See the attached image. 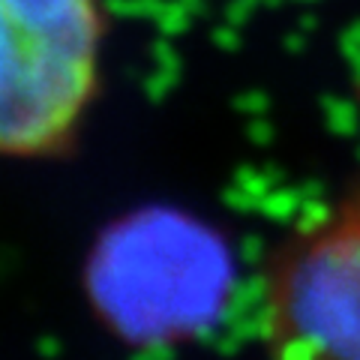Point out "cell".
Returning a JSON list of instances; mask_svg holds the SVG:
<instances>
[{
  "label": "cell",
  "mask_w": 360,
  "mask_h": 360,
  "mask_svg": "<svg viewBox=\"0 0 360 360\" xmlns=\"http://www.w3.org/2000/svg\"><path fill=\"white\" fill-rule=\"evenodd\" d=\"M276 360H360V213L342 201L276 252L264 291Z\"/></svg>",
  "instance_id": "cell-2"
},
{
  "label": "cell",
  "mask_w": 360,
  "mask_h": 360,
  "mask_svg": "<svg viewBox=\"0 0 360 360\" xmlns=\"http://www.w3.org/2000/svg\"><path fill=\"white\" fill-rule=\"evenodd\" d=\"M345 201H352V205L357 207V213H360V189H357V193H354V195H348Z\"/></svg>",
  "instance_id": "cell-4"
},
{
  "label": "cell",
  "mask_w": 360,
  "mask_h": 360,
  "mask_svg": "<svg viewBox=\"0 0 360 360\" xmlns=\"http://www.w3.org/2000/svg\"><path fill=\"white\" fill-rule=\"evenodd\" d=\"M96 0H0V156L66 150L96 94Z\"/></svg>",
  "instance_id": "cell-1"
},
{
  "label": "cell",
  "mask_w": 360,
  "mask_h": 360,
  "mask_svg": "<svg viewBox=\"0 0 360 360\" xmlns=\"http://www.w3.org/2000/svg\"><path fill=\"white\" fill-rule=\"evenodd\" d=\"M135 276H153V283L99 300L127 330L139 328L153 336L177 324H195L217 297L213 243L174 219L141 222L108 246L96 279Z\"/></svg>",
  "instance_id": "cell-3"
}]
</instances>
